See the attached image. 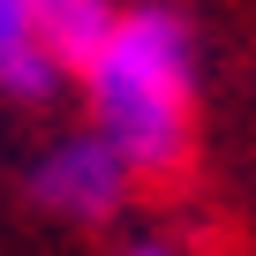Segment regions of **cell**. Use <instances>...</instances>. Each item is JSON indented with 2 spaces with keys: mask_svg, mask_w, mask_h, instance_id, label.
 Here are the masks:
<instances>
[{
  "mask_svg": "<svg viewBox=\"0 0 256 256\" xmlns=\"http://www.w3.org/2000/svg\"><path fill=\"white\" fill-rule=\"evenodd\" d=\"M90 128L120 151L128 174H174L196 128V38L174 8H120L113 38L83 68Z\"/></svg>",
  "mask_w": 256,
  "mask_h": 256,
  "instance_id": "obj_1",
  "label": "cell"
},
{
  "mask_svg": "<svg viewBox=\"0 0 256 256\" xmlns=\"http://www.w3.org/2000/svg\"><path fill=\"white\" fill-rule=\"evenodd\" d=\"M128 174L120 166V151L98 136V128H76V136H60L38 166H30V188H38V204L46 211H60V218H113L120 204H128Z\"/></svg>",
  "mask_w": 256,
  "mask_h": 256,
  "instance_id": "obj_2",
  "label": "cell"
},
{
  "mask_svg": "<svg viewBox=\"0 0 256 256\" xmlns=\"http://www.w3.org/2000/svg\"><path fill=\"white\" fill-rule=\"evenodd\" d=\"M113 23H120L113 0H30V38L60 76H83L98 46L113 38Z\"/></svg>",
  "mask_w": 256,
  "mask_h": 256,
  "instance_id": "obj_3",
  "label": "cell"
},
{
  "mask_svg": "<svg viewBox=\"0 0 256 256\" xmlns=\"http://www.w3.org/2000/svg\"><path fill=\"white\" fill-rule=\"evenodd\" d=\"M53 83H60V68L30 38V0H0V90L38 106V98H53Z\"/></svg>",
  "mask_w": 256,
  "mask_h": 256,
  "instance_id": "obj_4",
  "label": "cell"
},
{
  "mask_svg": "<svg viewBox=\"0 0 256 256\" xmlns=\"http://www.w3.org/2000/svg\"><path fill=\"white\" fill-rule=\"evenodd\" d=\"M128 256H174V248H158V241H136V248H128Z\"/></svg>",
  "mask_w": 256,
  "mask_h": 256,
  "instance_id": "obj_5",
  "label": "cell"
}]
</instances>
